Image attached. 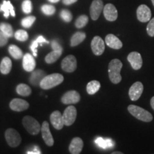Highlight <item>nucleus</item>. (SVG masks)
I'll return each instance as SVG.
<instances>
[{
  "mask_svg": "<svg viewBox=\"0 0 154 154\" xmlns=\"http://www.w3.org/2000/svg\"><path fill=\"white\" fill-rule=\"evenodd\" d=\"M123 67V63L118 59H114L110 61L109 64V79L113 84H119L121 82L122 77L121 76V70Z\"/></svg>",
  "mask_w": 154,
  "mask_h": 154,
  "instance_id": "obj_1",
  "label": "nucleus"
},
{
  "mask_svg": "<svg viewBox=\"0 0 154 154\" xmlns=\"http://www.w3.org/2000/svg\"><path fill=\"white\" fill-rule=\"evenodd\" d=\"M63 81V76L60 74L55 73L47 75L42 79L40 83V87L43 89L47 90L52 88L59 84H61Z\"/></svg>",
  "mask_w": 154,
  "mask_h": 154,
  "instance_id": "obj_2",
  "label": "nucleus"
},
{
  "mask_svg": "<svg viewBox=\"0 0 154 154\" xmlns=\"http://www.w3.org/2000/svg\"><path fill=\"white\" fill-rule=\"evenodd\" d=\"M128 111L135 118L144 122H151L153 120V116L148 111L143 108L136 105H129L128 106Z\"/></svg>",
  "mask_w": 154,
  "mask_h": 154,
  "instance_id": "obj_3",
  "label": "nucleus"
},
{
  "mask_svg": "<svg viewBox=\"0 0 154 154\" xmlns=\"http://www.w3.org/2000/svg\"><path fill=\"white\" fill-rule=\"evenodd\" d=\"M22 124L29 134L36 135L41 131L42 126H40L39 123L33 117L29 116L24 117L22 120Z\"/></svg>",
  "mask_w": 154,
  "mask_h": 154,
  "instance_id": "obj_4",
  "label": "nucleus"
},
{
  "mask_svg": "<svg viewBox=\"0 0 154 154\" xmlns=\"http://www.w3.org/2000/svg\"><path fill=\"white\" fill-rule=\"evenodd\" d=\"M5 138L7 143L11 147H17L22 141L20 134L14 128H8L5 132Z\"/></svg>",
  "mask_w": 154,
  "mask_h": 154,
  "instance_id": "obj_5",
  "label": "nucleus"
},
{
  "mask_svg": "<svg viewBox=\"0 0 154 154\" xmlns=\"http://www.w3.org/2000/svg\"><path fill=\"white\" fill-rule=\"evenodd\" d=\"M76 109L74 106H69L65 109L63 113V119L64 125L71 126L74 123L76 119Z\"/></svg>",
  "mask_w": 154,
  "mask_h": 154,
  "instance_id": "obj_6",
  "label": "nucleus"
},
{
  "mask_svg": "<svg viewBox=\"0 0 154 154\" xmlns=\"http://www.w3.org/2000/svg\"><path fill=\"white\" fill-rule=\"evenodd\" d=\"M138 20L140 22H148L151 19V11L148 6L141 5L138 7L136 11Z\"/></svg>",
  "mask_w": 154,
  "mask_h": 154,
  "instance_id": "obj_7",
  "label": "nucleus"
},
{
  "mask_svg": "<svg viewBox=\"0 0 154 154\" xmlns=\"http://www.w3.org/2000/svg\"><path fill=\"white\" fill-rule=\"evenodd\" d=\"M77 61L74 56L69 55L62 60L61 68L64 72H73L76 69Z\"/></svg>",
  "mask_w": 154,
  "mask_h": 154,
  "instance_id": "obj_8",
  "label": "nucleus"
},
{
  "mask_svg": "<svg viewBox=\"0 0 154 154\" xmlns=\"http://www.w3.org/2000/svg\"><path fill=\"white\" fill-rule=\"evenodd\" d=\"M91 47L94 54L96 56H101L105 50V43L100 36H96L92 39Z\"/></svg>",
  "mask_w": 154,
  "mask_h": 154,
  "instance_id": "obj_9",
  "label": "nucleus"
},
{
  "mask_svg": "<svg viewBox=\"0 0 154 154\" xmlns=\"http://www.w3.org/2000/svg\"><path fill=\"white\" fill-rule=\"evenodd\" d=\"M143 91V85L141 82H136L131 86L128 95L131 101H137Z\"/></svg>",
  "mask_w": 154,
  "mask_h": 154,
  "instance_id": "obj_10",
  "label": "nucleus"
},
{
  "mask_svg": "<svg viewBox=\"0 0 154 154\" xmlns=\"http://www.w3.org/2000/svg\"><path fill=\"white\" fill-rule=\"evenodd\" d=\"M128 62L131 63V66L134 70H139L143 65V60H142L141 55L137 51L131 52L127 57Z\"/></svg>",
  "mask_w": 154,
  "mask_h": 154,
  "instance_id": "obj_11",
  "label": "nucleus"
},
{
  "mask_svg": "<svg viewBox=\"0 0 154 154\" xmlns=\"http://www.w3.org/2000/svg\"><path fill=\"white\" fill-rule=\"evenodd\" d=\"M103 7V3L101 0H94L92 2L90 7V15L93 20L96 21L99 19Z\"/></svg>",
  "mask_w": 154,
  "mask_h": 154,
  "instance_id": "obj_12",
  "label": "nucleus"
},
{
  "mask_svg": "<svg viewBox=\"0 0 154 154\" xmlns=\"http://www.w3.org/2000/svg\"><path fill=\"white\" fill-rule=\"evenodd\" d=\"M80 95L76 91H69L61 97V102L64 104H74L80 101Z\"/></svg>",
  "mask_w": 154,
  "mask_h": 154,
  "instance_id": "obj_13",
  "label": "nucleus"
},
{
  "mask_svg": "<svg viewBox=\"0 0 154 154\" xmlns=\"http://www.w3.org/2000/svg\"><path fill=\"white\" fill-rule=\"evenodd\" d=\"M42 138L45 142V143L49 146H52L54 145V138L49 129V125L47 121H44L41 128Z\"/></svg>",
  "mask_w": 154,
  "mask_h": 154,
  "instance_id": "obj_14",
  "label": "nucleus"
},
{
  "mask_svg": "<svg viewBox=\"0 0 154 154\" xmlns=\"http://www.w3.org/2000/svg\"><path fill=\"white\" fill-rule=\"evenodd\" d=\"M103 11L106 19L109 22H114L118 18V11L112 4H107L103 7Z\"/></svg>",
  "mask_w": 154,
  "mask_h": 154,
  "instance_id": "obj_15",
  "label": "nucleus"
},
{
  "mask_svg": "<svg viewBox=\"0 0 154 154\" xmlns=\"http://www.w3.org/2000/svg\"><path fill=\"white\" fill-rule=\"evenodd\" d=\"M50 121H51L52 126L57 130L62 129L63 126H64L63 116L59 111H55L52 112L50 116Z\"/></svg>",
  "mask_w": 154,
  "mask_h": 154,
  "instance_id": "obj_16",
  "label": "nucleus"
},
{
  "mask_svg": "<svg viewBox=\"0 0 154 154\" xmlns=\"http://www.w3.org/2000/svg\"><path fill=\"white\" fill-rule=\"evenodd\" d=\"M29 104L26 101L21 99H14L9 103V107L11 110L14 111H23L26 110Z\"/></svg>",
  "mask_w": 154,
  "mask_h": 154,
  "instance_id": "obj_17",
  "label": "nucleus"
},
{
  "mask_svg": "<svg viewBox=\"0 0 154 154\" xmlns=\"http://www.w3.org/2000/svg\"><path fill=\"white\" fill-rule=\"evenodd\" d=\"M23 68L26 72H33L36 66V61L33 56L30 54H26L23 57Z\"/></svg>",
  "mask_w": 154,
  "mask_h": 154,
  "instance_id": "obj_18",
  "label": "nucleus"
},
{
  "mask_svg": "<svg viewBox=\"0 0 154 154\" xmlns=\"http://www.w3.org/2000/svg\"><path fill=\"white\" fill-rule=\"evenodd\" d=\"M105 42L108 47L111 49H120L123 47V44L121 40L113 34H108L105 38Z\"/></svg>",
  "mask_w": 154,
  "mask_h": 154,
  "instance_id": "obj_19",
  "label": "nucleus"
},
{
  "mask_svg": "<svg viewBox=\"0 0 154 154\" xmlns=\"http://www.w3.org/2000/svg\"><path fill=\"white\" fill-rule=\"evenodd\" d=\"M84 143L81 138L76 137L73 138L70 145H69V151L72 154H79L82 151Z\"/></svg>",
  "mask_w": 154,
  "mask_h": 154,
  "instance_id": "obj_20",
  "label": "nucleus"
},
{
  "mask_svg": "<svg viewBox=\"0 0 154 154\" xmlns=\"http://www.w3.org/2000/svg\"><path fill=\"white\" fill-rule=\"evenodd\" d=\"M46 76L47 75H46V73L44 71L41 70V69H38V70L34 71L32 72V74L29 78V82L32 85L38 86L39 85L42 79Z\"/></svg>",
  "mask_w": 154,
  "mask_h": 154,
  "instance_id": "obj_21",
  "label": "nucleus"
},
{
  "mask_svg": "<svg viewBox=\"0 0 154 154\" xmlns=\"http://www.w3.org/2000/svg\"><path fill=\"white\" fill-rule=\"evenodd\" d=\"M0 11H3L4 16L5 18H8L9 15L12 17H15V11L13 5H11L10 1H6L4 0L2 4L0 6Z\"/></svg>",
  "mask_w": 154,
  "mask_h": 154,
  "instance_id": "obj_22",
  "label": "nucleus"
},
{
  "mask_svg": "<svg viewBox=\"0 0 154 154\" xmlns=\"http://www.w3.org/2000/svg\"><path fill=\"white\" fill-rule=\"evenodd\" d=\"M11 66L12 63L11 59L9 57H6L2 60L0 63V72L3 74H8L11 69Z\"/></svg>",
  "mask_w": 154,
  "mask_h": 154,
  "instance_id": "obj_23",
  "label": "nucleus"
},
{
  "mask_svg": "<svg viewBox=\"0 0 154 154\" xmlns=\"http://www.w3.org/2000/svg\"><path fill=\"white\" fill-rule=\"evenodd\" d=\"M86 38V34L84 32H78L75 33L71 38V46L72 47H76L84 42Z\"/></svg>",
  "mask_w": 154,
  "mask_h": 154,
  "instance_id": "obj_24",
  "label": "nucleus"
},
{
  "mask_svg": "<svg viewBox=\"0 0 154 154\" xmlns=\"http://www.w3.org/2000/svg\"><path fill=\"white\" fill-rule=\"evenodd\" d=\"M43 43L48 44L49 43V42L47 41V40L45 39V38L42 36H38L37 38H36L35 41L32 42V45H31L30 47V49L32 50V52H33L34 57H36V56H37V51H36V49H37L38 46L39 45L42 46V44H43Z\"/></svg>",
  "mask_w": 154,
  "mask_h": 154,
  "instance_id": "obj_25",
  "label": "nucleus"
},
{
  "mask_svg": "<svg viewBox=\"0 0 154 154\" xmlns=\"http://www.w3.org/2000/svg\"><path fill=\"white\" fill-rule=\"evenodd\" d=\"M101 88V84L98 81L94 80L91 82H88L87 86H86V91L87 93L90 95H93L95 94L96 92L99 90V88Z\"/></svg>",
  "mask_w": 154,
  "mask_h": 154,
  "instance_id": "obj_26",
  "label": "nucleus"
},
{
  "mask_svg": "<svg viewBox=\"0 0 154 154\" xmlns=\"http://www.w3.org/2000/svg\"><path fill=\"white\" fill-rule=\"evenodd\" d=\"M95 143L97 144L99 147L102 148L103 149H109V148L113 147L114 145V142L111 139H104V138L99 137L95 140Z\"/></svg>",
  "mask_w": 154,
  "mask_h": 154,
  "instance_id": "obj_27",
  "label": "nucleus"
},
{
  "mask_svg": "<svg viewBox=\"0 0 154 154\" xmlns=\"http://www.w3.org/2000/svg\"><path fill=\"white\" fill-rule=\"evenodd\" d=\"M17 93L22 96H28L32 93V89L28 85L25 84H20L16 88Z\"/></svg>",
  "mask_w": 154,
  "mask_h": 154,
  "instance_id": "obj_28",
  "label": "nucleus"
},
{
  "mask_svg": "<svg viewBox=\"0 0 154 154\" xmlns=\"http://www.w3.org/2000/svg\"><path fill=\"white\" fill-rule=\"evenodd\" d=\"M8 51L11 57L14 58L15 59H20L23 56L22 51L21 49H19L17 46L14 45V44L9 46Z\"/></svg>",
  "mask_w": 154,
  "mask_h": 154,
  "instance_id": "obj_29",
  "label": "nucleus"
},
{
  "mask_svg": "<svg viewBox=\"0 0 154 154\" xmlns=\"http://www.w3.org/2000/svg\"><path fill=\"white\" fill-rule=\"evenodd\" d=\"M61 54H62L61 51H55V50H53L51 52L49 53L47 56H46L45 61L47 63H54L55 61H57L58 60V59H59V58L61 57Z\"/></svg>",
  "mask_w": 154,
  "mask_h": 154,
  "instance_id": "obj_30",
  "label": "nucleus"
},
{
  "mask_svg": "<svg viewBox=\"0 0 154 154\" xmlns=\"http://www.w3.org/2000/svg\"><path fill=\"white\" fill-rule=\"evenodd\" d=\"M0 30L8 37H11V36L14 35L12 26H11V24H8V23H2L0 24Z\"/></svg>",
  "mask_w": 154,
  "mask_h": 154,
  "instance_id": "obj_31",
  "label": "nucleus"
},
{
  "mask_svg": "<svg viewBox=\"0 0 154 154\" xmlns=\"http://www.w3.org/2000/svg\"><path fill=\"white\" fill-rule=\"evenodd\" d=\"M88 17L86 15H81L80 17H78L76 19V22H75V26L76 28L81 29L84 27L86 24H88Z\"/></svg>",
  "mask_w": 154,
  "mask_h": 154,
  "instance_id": "obj_32",
  "label": "nucleus"
},
{
  "mask_svg": "<svg viewBox=\"0 0 154 154\" xmlns=\"http://www.w3.org/2000/svg\"><path fill=\"white\" fill-rule=\"evenodd\" d=\"M14 37L16 39L20 42H25L28 39L29 35L26 31L19 29L17 30L14 34Z\"/></svg>",
  "mask_w": 154,
  "mask_h": 154,
  "instance_id": "obj_33",
  "label": "nucleus"
},
{
  "mask_svg": "<svg viewBox=\"0 0 154 154\" xmlns=\"http://www.w3.org/2000/svg\"><path fill=\"white\" fill-rule=\"evenodd\" d=\"M36 17L34 16H29L24 18L22 20V25L25 28H29L35 22Z\"/></svg>",
  "mask_w": 154,
  "mask_h": 154,
  "instance_id": "obj_34",
  "label": "nucleus"
},
{
  "mask_svg": "<svg viewBox=\"0 0 154 154\" xmlns=\"http://www.w3.org/2000/svg\"><path fill=\"white\" fill-rule=\"evenodd\" d=\"M42 11L44 14L50 16V15H53L54 14L56 11V9L52 5H44L42 7Z\"/></svg>",
  "mask_w": 154,
  "mask_h": 154,
  "instance_id": "obj_35",
  "label": "nucleus"
},
{
  "mask_svg": "<svg viewBox=\"0 0 154 154\" xmlns=\"http://www.w3.org/2000/svg\"><path fill=\"white\" fill-rule=\"evenodd\" d=\"M60 16L61 17V19L66 22H70L72 20L73 18L72 13H71V11H69L68 9H63V10L61 11Z\"/></svg>",
  "mask_w": 154,
  "mask_h": 154,
  "instance_id": "obj_36",
  "label": "nucleus"
},
{
  "mask_svg": "<svg viewBox=\"0 0 154 154\" xmlns=\"http://www.w3.org/2000/svg\"><path fill=\"white\" fill-rule=\"evenodd\" d=\"M22 10L25 14H29L32 11V4L30 0H24L22 5Z\"/></svg>",
  "mask_w": 154,
  "mask_h": 154,
  "instance_id": "obj_37",
  "label": "nucleus"
},
{
  "mask_svg": "<svg viewBox=\"0 0 154 154\" xmlns=\"http://www.w3.org/2000/svg\"><path fill=\"white\" fill-rule=\"evenodd\" d=\"M146 30H147L148 34H149L150 36H151V37H153L154 36V17L149 21V24L147 25V27H146Z\"/></svg>",
  "mask_w": 154,
  "mask_h": 154,
  "instance_id": "obj_38",
  "label": "nucleus"
},
{
  "mask_svg": "<svg viewBox=\"0 0 154 154\" xmlns=\"http://www.w3.org/2000/svg\"><path fill=\"white\" fill-rule=\"evenodd\" d=\"M8 36L0 30V47H4L8 42Z\"/></svg>",
  "mask_w": 154,
  "mask_h": 154,
  "instance_id": "obj_39",
  "label": "nucleus"
},
{
  "mask_svg": "<svg viewBox=\"0 0 154 154\" xmlns=\"http://www.w3.org/2000/svg\"><path fill=\"white\" fill-rule=\"evenodd\" d=\"M51 48H52L53 50H55V51H61L62 52L63 49L62 47L59 45V44L58 42L53 41L51 42Z\"/></svg>",
  "mask_w": 154,
  "mask_h": 154,
  "instance_id": "obj_40",
  "label": "nucleus"
},
{
  "mask_svg": "<svg viewBox=\"0 0 154 154\" xmlns=\"http://www.w3.org/2000/svg\"><path fill=\"white\" fill-rule=\"evenodd\" d=\"M27 153L28 154H40L42 153V152L40 151V149H38V147H37V146H34L33 150L31 151H28Z\"/></svg>",
  "mask_w": 154,
  "mask_h": 154,
  "instance_id": "obj_41",
  "label": "nucleus"
},
{
  "mask_svg": "<svg viewBox=\"0 0 154 154\" xmlns=\"http://www.w3.org/2000/svg\"><path fill=\"white\" fill-rule=\"evenodd\" d=\"M77 1H78V0H63V3L66 5H70L76 2Z\"/></svg>",
  "mask_w": 154,
  "mask_h": 154,
  "instance_id": "obj_42",
  "label": "nucleus"
},
{
  "mask_svg": "<svg viewBox=\"0 0 154 154\" xmlns=\"http://www.w3.org/2000/svg\"><path fill=\"white\" fill-rule=\"evenodd\" d=\"M151 106L152 109H153L154 111V96H153L151 99Z\"/></svg>",
  "mask_w": 154,
  "mask_h": 154,
  "instance_id": "obj_43",
  "label": "nucleus"
},
{
  "mask_svg": "<svg viewBox=\"0 0 154 154\" xmlns=\"http://www.w3.org/2000/svg\"><path fill=\"white\" fill-rule=\"evenodd\" d=\"M111 153L112 154H123L122 152H120V151H113Z\"/></svg>",
  "mask_w": 154,
  "mask_h": 154,
  "instance_id": "obj_44",
  "label": "nucleus"
},
{
  "mask_svg": "<svg viewBox=\"0 0 154 154\" xmlns=\"http://www.w3.org/2000/svg\"><path fill=\"white\" fill-rule=\"evenodd\" d=\"M49 1L51 3H57L58 2H59V0H49Z\"/></svg>",
  "mask_w": 154,
  "mask_h": 154,
  "instance_id": "obj_45",
  "label": "nucleus"
},
{
  "mask_svg": "<svg viewBox=\"0 0 154 154\" xmlns=\"http://www.w3.org/2000/svg\"><path fill=\"white\" fill-rule=\"evenodd\" d=\"M151 2H152V3H153V5L154 7V0H151Z\"/></svg>",
  "mask_w": 154,
  "mask_h": 154,
  "instance_id": "obj_46",
  "label": "nucleus"
}]
</instances>
